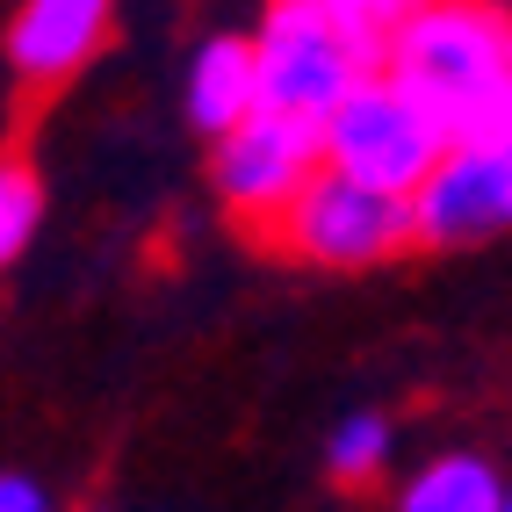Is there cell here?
<instances>
[{"mask_svg":"<svg viewBox=\"0 0 512 512\" xmlns=\"http://www.w3.org/2000/svg\"><path fill=\"white\" fill-rule=\"evenodd\" d=\"M390 73L448 138L512 123V15L505 0H426L390 37Z\"/></svg>","mask_w":512,"mask_h":512,"instance_id":"6da1fadb","label":"cell"},{"mask_svg":"<svg viewBox=\"0 0 512 512\" xmlns=\"http://www.w3.org/2000/svg\"><path fill=\"white\" fill-rule=\"evenodd\" d=\"M253 51H260V109H282L303 123H325L383 65L325 0H275L260 15Z\"/></svg>","mask_w":512,"mask_h":512,"instance_id":"7a4b0ae2","label":"cell"},{"mask_svg":"<svg viewBox=\"0 0 512 512\" xmlns=\"http://www.w3.org/2000/svg\"><path fill=\"white\" fill-rule=\"evenodd\" d=\"M303 267H383L404 246H419V202L397 188H368L339 166H318L282 224L267 231Z\"/></svg>","mask_w":512,"mask_h":512,"instance_id":"3957f363","label":"cell"},{"mask_svg":"<svg viewBox=\"0 0 512 512\" xmlns=\"http://www.w3.org/2000/svg\"><path fill=\"white\" fill-rule=\"evenodd\" d=\"M440 152H448V130L426 116V101L404 87L390 65H375L325 116V166H339V174H354L368 188L419 195L426 174L440 166Z\"/></svg>","mask_w":512,"mask_h":512,"instance_id":"277c9868","label":"cell"},{"mask_svg":"<svg viewBox=\"0 0 512 512\" xmlns=\"http://www.w3.org/2000/svg\"><path fill=\"white\" fill-rule=\"evenodd\" d=\"M325 166V123H303L282 109H253L238 130L217 138V195L238 224L275 231L282 210L311 188V174Z\"/></svg>","mask_w":512,"mask_h":512,"instance_id":"5b68a950","label":"cell"},{"mask_svg":"<svg viewBox=\"0 0 512 512\" xmlns=\"http://www.w3.org/2000/svg\"><path fill=\"white\" fill-rule=\"evenodd\" d=\"M412 202H419V246H484V238L512 231V123L448 138Z\"/></svg>","mask_w":512,"mask_h":512,"instance_id":"8992f818","label":"cell"},{"mask_svg":"<svg viewBox=\"0 0 512 512\" xmlns=\"http://www.w3.org/2000/svg\"><path fill=\"white\" fill-rule=\"evenodd\" d=\"M116 0H22L8 22V65L29 87H65L109 44Z\"/></svg>","mask_w":512,"mask_h":512,"instance_id":"52a82bcc","label":"cell"},{"mask_svg":"<svg viewBox=\"0 0 512 512\" xmlns=\"http://www.w3.org/2000/svg\"><path fill=\"white\" fill-rule=\"evenodd\" d=\"M260 109V51L246 37H210L188 65V123L224 138Z\"/></svg>","mask_w":512,"mask_h":512,"instance_id":"ba28073f","label":"cell"},{"mask_svg":"<svg viewBox=\"0 0 512 512\" xmlns=\"http://www.w3.org/2000/svg\"><path fill=\"white\" fill-rule=\"evenodd\" d=\"M505 505L512 491L484 455H433L397 498V512H505Z\"/></svg>","mask_w":512,"mask_h":512,"instance_id":"9c48e42d","label":"cell"},{"mask_svg":"<svg viewBox=\"0 0 512 512\" xmlns=\"http://www.w3.org/2000/svg\"><path fill=\"white\" fill-rule=\"evenodd\" d=\"M390 419L383 412H347L332 426V440H325V469L339 476V484H368V476H383V462H390Z\"/></svg>","mask_w":512,"mask_h":512,"instance_id":"30bf717a","label":"cell"},{"mask_svg":"<svg viewBox=\"0 0 512 512\" xmlns=\"http://www.w3.org/2000/svg\"><path fill=\"white\" fill-rule=\"evenodd\" d=\"M44 224V181L29 159H0V267L29 253V238Z\"/></svg>","mask_w":512,"mask_h":512,"instance_id":"8fae6325","label":"cell"},{"mask_svg":"<svg viewBox=\"0 0 512 512\" xmlns=\"http://www.w3.org/2000/svg\"><path fill=\"white\" fill-rule=\"evenodd\" d=\"M325 8H332L339 22H347L354 37L375 51V58H390V37H397V29L426 8V0H325Z\"/></svg>","mask_w":512,"mask_h":512,"instance_id":"7c38bea8","label":"cell"},{"mask_svg":"<svg viewBox=\"0 0 512 512\" xmlns=\"http://www.w3.org/2000/svg\"><path fill=\"white\" fill-rule=\"evenodd\" d=\"M0 512H58V498L37 484V476L8 469V476H0Z\"/></svg>","mask_w":512,"mask_h":512,"instance_id":"4fadbf2b","label":"cell"},{"mask_svg":"<svg viewBox=\"0 0 512 512\" xmlns=\"http://www.w3.org/2000/svg\"><path fill=\"white\" fill-rule=\"evenodd\" d=\"M505 512H512V505H505Z\"/></svg>","mask_w":512,"mask_h":512,"instance_id":"5bb4252c","label":"cell"}]
</instances>
